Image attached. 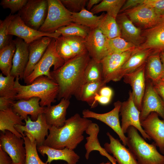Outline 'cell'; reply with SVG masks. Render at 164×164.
Here are the masks:
<instances>
[{
	"mask_svg": "<svg viewBox=\"0 0 164 164\" xmlns=\"http://www.w3.org/2000/svg\"><path fill=\"white\" fill-rule=\"evenodd\" d=\"M123 13L133 23L146 29L155 26L163 17L152 8L144 3Z\"/></svg>",
	"mask_w": 164,
	"mask_h": 164,
	"instance_id": "4fadbf2b",
	"label": "cell"
},
{
	"mask_svg": "<svg viewBox=\"0 0 164 164\" xmlns=\"http://www.w3.org/2000/svg\"><path fill=\"white\" fill-rule=\"evenodd\" d=\"M65 62L56 51L55 39L53 38L41 59L35 66L32 73L23 80L28 85L32 83L38 77L45 76L52 79L50 68L53 66L55 70L62 66Z\"/></svg>",
	"mask_w": 164,
	"mask_h": 164,
	"instance_id": "8992f818",
	"label": "cell"
},
{
	"mask_svg": "<svg viewBox=\"0 0 164 164\" xmlns=\"http://www.w3.org/2000/svg\"><path fill=\"white\" fill-rule=\"evenodd\" d=\"M142 36L144 41L138 48L159 52L164 51V16L155 26L146 29Z\"/></svg>",
	"mask_w": 164,
	"mask_h": 164,
	"instance_id": "d6986e66",
	"label": "cell"
},
{
	"mask_svg": "<svg viewBox=\"0 0 164 164\" xmlns=\"http://www.w3.org/2000/svg\"><path fill=\"white\" fill-rule=\"evenodd\" d=\"M99 94L101 95L112 98L113 91L110 87L104 86L100 90Z\"/></svg>",
	"mask_w": 164,
	"mask_h": 164,
	"instance_id": "f5cc1de1",
	"label": "cell"
},
{
	"mask_svg": "<svg viewBox=\"0 0 164 164\" xmlns=\"http://www.w3.org/2000/svg\"><path fill=\"white\" fill-rule=\"evenodd\" d=\"M120 112L121 117V127L124 134L126 133L130 127L132 126L138 130L145 139L151 140L141 125L140 112L134 102L132 92H129L128 99L122 102Z\"/></svg>",
	"mask_w": 164,
	"mask_h": 164,
	"instance_id": "ba28073f",
	"label": "cell"
},
{
	"mask_svg": "<svg viewBox=\"0 0 164 164\" xmlns=\"http://www.w3.org/2000/svg\"><path fill=\"white\" fill-rule=\"evenodd\" d=\"M134 50L111 53L101 60L103 80L105 84L111 81H114L118 72Z\"/></svg>",
	"mask_w": 164,
	"mask_h": 164,
	"instance_id": "ac0fdd59",
	"label": "cell"
},
{
	"mask_svg": "<svg viewBox=\"0 0 164 164\" xmlns=\"http://www.w3.org/2000/svg\"><path fill=\"white\" fill-rule=\"evenodd\" d=\"M53 38L44 36L29 44V60L25 70L23 79L29 76L42 58Z\"/></svg>",
	"mask_w": 164,
	"mask_h": 164,
	"instance_id": "cb8c5ba5",
	"label": "cell"
},
{
	"mask_svg": "<svg viewBox=\"0 0 164 164\" xmlns=\"http://www.w3.org/2000/svg\"><path fill=\"white\" fill-rule=\"evenodd\" d=\"M70 103V100L63 98L56 105L45 107L44 113L49 126L60 128L64 125L67 110Z\"/></svg>",
	"mask_w": 164,
	"mask_h": 164,
	"instance_id": "484cf974",
	"label": "cell"
},
{
	"mask_svg": "<svg viewBox=\"0 0 164 164\" xmlns=\"http://www.w3.org/2000/svg\"><path fill=\"white\" fill-rule=\"evenodd\" d=\"M144 3L154 9L162 17L164 16V0H144Z\"/></svg>",
	"mask_w": 164,
	"mask_h": 164,
	"instance_id": "bcb514c9",
	"label": "cell"
},
{
	"mask_svg": "<svg viewBox=\"0 0 164 164\" xmlns=\"http://www.w3.org/2000/svg\"><path fill=\"white\" fill-rule=\"evenodd\" d=\"M15 15L11 13L3 20L0 21V49L9 44L13 40L12 36L7 35L8 27Z\"/></svg>",
	"mask_w": 164,
	"mask_h": 164,
	"instance_id": "b9f144b4",
	"label": "cell"
},
{
	"mask_svg": "<svg viewBox=\"0 0 164 164\" xmlns=\"http://www.w3.org/2000/svg\"><path fill=\"white\" fill-rule=\"evenodd\" d=\"M16 49L12 62L10 74L15 77L23 79V75L29 60V44L20 38L13 40Z\"/></svg>",
	"mask_w": 164,
	"mask_h": 164,
	"instance_id": "7402d4cb",
	"label": "cell"
},
{
	"mask_svg": "<svg viewBox=\"0 0 164 164\" xmlns=\"http://www.w3.org/2000/svg\"><path fill=\"white\" fill-rule=\"evenodd\" d=\"M91 59L87 52L69 60L57 70L50 72L52 79L59 86L58 100H70L74 96L80 100L84 72Z\"/></svg>",
	"mask_w": 164,
	"mask_h": 164,
	"instance_id": "6da1fadb",
	"label": "cell"
},
{
	"mask_svg": "<svg viewBox=\"0 0 164 164\" xmlns=\"http://www.w3.org/2000/svg\"><path fill=\"white\" fill-rule=\"evenodd\" d=\"M19 78H15L14 88L17 92L15 100H27L33 97L40 99L39 104L44 107L51 105L56 101L59 93L58 84L53 79L45 76H39L31 84L22 85L19 82Z\"/></svg>",
	"mask_w": 164,
	"mask_h": 164,
	"instance_id": "3957f363",
	"label": "cell"
},
{
	"mask_svg": "<svg viewBox=\"0 0 164 164\" xmlns=\"http://www.w3.org/2000/svg\"><path fill=\"white\" fill-rule=\"evenodd\" d=\"M102 80L103 73L101 63L91 58L84 72L83 86L88 82Z\"/></svg>",
	"mask_w": 164,
	"mask_h": 164,
	"instance_id": "8d00e7d4",
	"label": "cell"
},
{
	"mask_svg": "<svg viewBox=\"0 0 164 164\" xmlns=\"http://www.w3.org/2000/svg\"><path fill=\"white\" fill-rule=\"evenodd\" d=\"M28 0H2L0 4L4 9H9L11 13L13 14L20 10Z\"/></svg>",
	"mask_w": 164,
	"mask_h": 164,
	"instance_id": "f6af8a7d",
	"label": "cell"
},
{
	"mask_svg": "<svg viewBox=\"0 0 164 164\" xmlns=\"http://www.w3.org/2000/svg\"><path fill=\"white\" fill-rule=\"evenodd\" d=\"M0 74V97H5L15 100L17 92L14 88L15 77L10 74L5 77Z\"/></svg>",
	"mask_w": 164,
	"mask_h": 164,
	"instance_id": "ab89813d",
	"label": "cell"
},
{
	"mask_svg": "<svg viewBox=\"0 0 164 164\" xmlns=\"http://www.w3.org/2000/svg\"><path fill=\"white\" fill-rule=\"evenodd\" d=\"M107 42L109 54L132 51L137 48L135 45L127 41L121 37L107 38Z\"/></svg>",
	"mask_w": 164,
	"mask_h": 164,
	"instance_id": "f35d334b",
	"label": "cell"
},
{
	"mask_svg": "<svg viewBox=\"0 0 164 164\" xmlns=\"http://www.w3.org/2000/svg\"><path fill=\"white\" fill-rule=\"evenodd\" d=\"M25 125H16L14 128L23 137L24 132L30 134L35 139L37 146L43 145L45 137L48 135L49 126L47 124L44 113L40 114L35 121H32L28 116L27 119L24 120Z\"/></svg>",
	"mask_w": 164,
	"mask_h": 164,
	"instance_id": "9a60e30c",
	"label": "cell"
},
{
	"mask_svg": "<svg viewBox=\"0 0 164 164\" xmlns=\"http://www.w3.org/2000/svg\"><path fill=\"white\" fill-rule=\"evenodd\" d=\"M146 63L134 72L125 75L124 81L131 86L134 102L140 111L142 103L145 94L146 86Z\"/></svg>",
	"mask_w": 164,
	"mask_h": 164,
	"instance_id": "2e32d148",
	"label": "cell"
},
{
	"mask_svg": "<svg viewBox=\"0 0 164 164\" xmlns=\"http://www.w3.org/2000/svg\"><path fill=\"white\" fill-rule=\"evenodd\" d=\"M160 56L162 63L164 67V51L160 52Z\"/></svg>",
	"mask_w": 164,
	"mask_h": 164,
	"instance_id": "11a10c76",
	"label": "cell"
},
{
	"mask_svg": "<svg viewBox=\"0 0 164 164\" xmlns=\"http://www.w3.org/2000/svg\"><path fill=\"white\" fill-rule=\"evenodd\" d=\"M55 42L57 53L65 62L75 57L69 45L63 36L61 35L55 39Z\"/></svg>",
	"mask_w": 164,
	"mask_h": 164,
	"instance_id": "7bdbcfd3",
	"label": "cell"
},
{
	"mask_svg": "<svg viewBox=\"0 0 164 164\" xmlns=\"http://www.w3.org/2000/svg\"><path fill=\"white\" fill-rule=\"evenodd\" d=\"M138 130L131 126L128 129L127 146L139 164H164V155L159 152L154 142L147 143Z\"/></svg>",
	"mask_w": 164,
	"mask_h": 164,
	"instance_id": "277c9868",
	"label": "cell"
},
{
	"mask_svg": "<svg viewBox=\"0 0 164 164\" xmlns=\"http://www.w3.org/2000/svg\"><path fill=\"white\" fill-rule=\"evenodd\" d=\"M99 126L95 123L92 122L88 126L85 131L86 133L89 135L86 138L87 142L84 145L86 152L85 157L88 160L91 152L94 151L99 152L100 155L106 157L112 164H117L115 158L109 154L104 148L100 145L98 138V135L99 132Z\"/></svg>",
	"mask_w": 164,
	"mask_h": 164,
	"instance_id": "4316f807",
	"label": "cell"
},
{
	"mask_svg": "<svg viewBox=\"0 0 164 164\" xmlns=\"http://www.w3.org/2000/svg\"><path fill=\"white\" fill-rule=\"evenodd\" d=\"M120 29L121 37L137 48L144 41L141 29L135 26L124 13H119L116 18Z\"/></svg>",
	"mask_w": 164,
	"mask_h": 164,
	"instance_id": "44dd1931",
	"label": "cell"
},
{
	"mask_svg": "<svg viewBox=\"0 0 164 164\" xmlns=\"http://www.w3.org/2000/svg\"><path fill=\"white\" fill-rule=\"evenodd\" d=\"M87 51L91 58L98 62L109 54L107 38L98 27L91 29L85 39Z\"/></svg>",
	"mask_w": 164,
	"mask_h": 164,
	"instance_id": "5bb4252c",
	"label": "cell"
},
{
	"mask_svg": "<svg viewBox=\"0 0 164 164\" xmlns=\"http://www.w3.org/2000/svg\"><path fill=\"white\" fill-rule=\"evenodd\" d=\"M91 29L87 27L72 22L66 26L62 27L55 32L65 36H77L85 39L88 36Z\"/></svg>",
	"mask_w": 164,
	"mask_h": 164,
	"instance_id": "74e56055",
	"label": "cell"
},
{
	"mask_svg": "<svg viewBox=\"0 0 164 164\" xmlns=\"http://www.w3.org/2000/svg\"><path fill=\"white\" fill-rule=\"evenodd\" d=\"M48 0H28L18 13L26 25L39 30L46 18Z\"/></svg>",
	"mask_w": 164,
	"mask_h": 164,
	"instance_id": "52a82bcc",
	"label": "cell"
},
{
	"mask_svg": "<svg viewBox=\"0 0 164 164\" xmlns=\"http://www.w3.org/2000/svg\"><path fill=\"white\" fill-rule=\"evenodd\" d=\"M101 1V0H88L87 4V9L88 11H90L94 6L98 4Z\"/></svg>",
	"mask_w": 164,
	"mask_h": 164,
	"instance_id": "db71d44e",
	"label": "cell"
},
{
	"mask_svg": "<svg viewBox=\"0 0 164 164\" xmlns=\"http://www.w3.org/2000/svg\"><path fill=\"white\" fill-rule=\"evenodd\" d=\"M106 84L103 80L85 84L82 89L80 100L87 103L91 108L96 107L94 103L95 97L99 94L101 89L105 86Z\"/></svg>",
	"mask_w": 164,
	"mask_h": 164,
	"instance_id": "4dcf8cb0",
	"label": "cell"
},
{
	"mask_svg": "<svg viewBox=\"0 0 164 164\" xmlns=\"http://www.w3.org/2000/svg\"><path fill=\"white\" fill-rule=\"evenodd\" d=\"M144 0H128L125 2L121 9L119 13H123L125 12L134 8L137 6L143 4Z\"/></svg>",
	"mask_w": 164,
	"mask_h": 164,
	"instance_id": "7dc6e473",
	"label": "cell"
},
{
	"mask_svg": "<svg viewBox=\"0 0 164 164\" xmlns=\"http://www.w3.org/2000/svg\"><path fill=\"white\" fill-rule=\"evenodd\" d=\"M37 150L42 156L46 155L47 163L50 164L54 160H62L68 164H77L80 157L73 150L67 148L56 149L43 145L37 147Z\"/></svg>",
	"mask_w": 164,
	"mask_h": 164,
	"instance_id": "83f0119b",
	"label": "cell"
},
{
	"mask_svg": "<svg viewBox=\"0 0 164 164\" xmlns=\"http://www.w3.org/2000/svg\"><path fill=\"white\" fill-rule=\"evenodd\" d=\"M160 53L153 51L149 56L146 63V79L152 83L160 80L164 74V67L161 60Z\"/></svg>",
	"mask_w": 164,
	"mask_h": 164,
	"instance_id": "f546056e",
	"label": "cell"
},
{
	"mask_svg": "<svg viewBox=\"0 0 164 164\" xmlns=\"http://www.w3.org/2000/svg\"><path fill=\"white\" fill-rule=\"evenodd\" d=\"M63 36L69 45L75 56L87 52L84 39L77 36Z\"/></svg>",
	"mask_w": 164,
	"mask_h": 164,
	"instance_id": "60d3db41",
	"label": "cell"
},
{
	"mask_svg": "<svg viewBox=\"0 0 164 164\" xmlns=\"http://www.w3.org/2000/svg\"><path fill=\"white\" fill-rule=\"evenodd\" d=\"M146 80L145 90L140 111V121L145 119L152 112L157 113L164 120V102L155 91L152 82L149 80Z\"/></svg>",
	"mask_w": 164,
	"mask_h": 164,
	"instance_id": "7c38bea8",
	"label": "cell"
},
{
	"mask_svg": "<svg viewBox=\"0 0 164 164\" xmlns=\"http://www.w3.org/2000/svg\"><path fill=\"white\" fill-rule=\"evenodd\" d=\"M92 122L76 113L66 119L62 127L49 126V133L43 145L56 149L67 148L73 150L83 141L84 132Z\"/></svg>",
	"mask_w": 164,
	"mask_h": 164,
	"instance_id": "7a4b0ae2",
	"label": "cell"
},
{
	"mask_svg": "<svg viewBox=\"0 0 164 164\" xmlns=\"http://www.w3.org/2000/svg\"><path fill=\"white\" fill-rule=\"evenodd\" d=\"M106 135L110 142L105 143L104 148L109 154L112 155L118 164H139L128 148L126 147L119 140L114 137L109 132H107Z\"/></svg>",
	"mask_w": 164,
	"mask_h": 164,
	"instance_id": "ffe728a7",
	"label": "cell"
},
{
	"mask_svg": "<svg viewBox=\"0 0 164 164\" xmlns=\"http://www.w3.org/2000/svg\"><path fill=\"white\" fill-rule=\"evenodd\" d=\"M141 124L145 132L159 148L160 152L164 154V120L160 119L157 113L152 112L141 121Z\"/></svg>",
	"mask_w": 164,
	"mask_h": 164,
	"instance_id": "e0dca14e",
	"label": "cell"
},
{
	"mask_svg": "<svg viewBox=\"0 0 164 164\" xmlns=\"http://www.w3.org/2000/svg\"><path fill=\"white\" fill-rule=\"evenodd\" d=\"M104 14L97 16L84 8L79 12L72 13V17L73 22L92 29L98 27Z\"/></svg>",
	"mask_w": 164,
	"mask_h": 164,
	"instance_id": "d6a6232c",
	"label": "cell"
},
{
	"mask_svg": "<svg viewBox=\"0 0 164 164\" xmlns=\"http://www.w3.org/2000/svg\"><path fill=\"white\" fill-rule=\"evenodd\" d=\"M48 2L47 15L38 30L53 33L59 28L73 22L72 13L64 6L60 0H48Z\"/></svg>",
	"mask_w": 164,
	"mask_h": 164,
	"instance_id": "5b68a950",
	"label": "cell"
},
{
	"mask_svg": "<svg viewBox=\"0 0 164 164\" xmlns=\"http://www.w3.org/2000/svg\"><path fill=\"white\" fill-rule=\"evenodd\" d=\"M24 134L25 137H23V139L26 152L25 164H49L43 162L39 158L36 143L33 137L26 132H24Z\"/></svg>",
	"mask_w": 164,
	"mask_h": 164,
	"instance_id": "e575fe53",
	"label": "cell"
},
{
	"mask_svg": "<svg viewBox=\"0 0 164 164\" xmlns=\"http://www.w3.org/2000/svg\"><path fill=\"white\" fill-rule=\"evenodd\" d=\"M40 99L33 97L27 100L20 99L14 101L12 104L13 111L18 114L23 120H27L28 116H31L32 121H36L39 115L44 112L45 107L39 104Z\"/></svg>",
	"mask_w": 164,
	"mask_h": 164,
	"instance_id": "603a6c76",
	"label": "cell"
},
{
	"mask_svg": "<svg viewBox=\"0 0 164 164\" xmlns=\"http://www.w3.org/2000/svg\"><path fill=\"white\" fill-rule=\"evenodd\" d=\"M0 164H13L10 156L0 148Z\"/></svg>",
	"mask_w": 164,
	"mask_h": 164,
	"instance_id": "816d5d0a",
	"label": "cell"
},
{
	"mask_svg": "<svg viewBox=\"0 0 164 164\" xmlns=\"http://www.w3.org/2000/svg\"><path fill=\"white\" fill-rule=\"evenodd\" d=\"M24 144L23 138L9 131L0 132V148L11 158L13 164H25L26 152Z\"/></svg>",
	"mask_w": 164,
	"mask_h": 164,
	"instance_id": "9c48e42d",
	"label": "cell"
},
{
	"mask_svg": "<svg viewBox=\"0 0 164 164\" xmlns=\"http://www.w3.org/2000/svg\"><path fill=\"white\" fill-rule=\"evenodd\" d=\"M97 164H112V163L110 161H109L106 162H102Z\"/></svg>",
	"mask_w": 164,
	"mask_h": 164,
	"instance_id": "9f6ffc18",
	"label": "cell"
},
{
	"mask_svg": "<svg viewBox=\"0 0 164 164\" xmlns=\"http://www.w3.org/2000/svg\"><path fill=\"white\" fill-rule=\"evenodd\" d=\"M160 80L164 83V74L162 75L161 77Z\"/></svg>",
	"mask_w": 164,
	"mask_h": 164,
	"instance_id": "6f0895ef",
	"label": "cell"
},
{
	"mask_svg": "<svg viewBox=\"0 0 164 164\" xmlns=\"http://www.w3.org/2000/svg\"><path fill=\"white\" fill-rule=\"evenodd\" d=\"M153 52L150 49L136 48L118 72L114 81L120 80L125 75L134 72L145 64L148 57Z\"/></svg>",
	"mask_w": 164,
	"mask_h": 164,
	"instance_id": "d4e9b609",
	"label": "cell"
},
{
	"mask_svg": "<svg viewBox=\"0 0 164 164\" xmlns=\"http://www.w3.org/2000/svg\"><path fill=\"white\" fill-rule=\"evenodd\" d=\"M15 49L14 40L0 49V69L2 73L5 76L10 74Z\"/></svg>",
	"mask_w": 164,
	"mask_h": 164,
	"instance_id": "836d02e7",
	"label": "cell"
},
{
	"mask_svg": "<svg viewBox=\"0 0 164 164\" xmlns=\"http://www.w3.org/2000/svg\"><path fill=\"white\" fill-rule=\"evenodd\" d=\"M7 35L17 36L28 44L43 37L56 39L61 36L55 32H44L31 28L25 24L18 14L15 15L8 27Z\"/></svg>",
	"mask_w": 164,
	"mask_h": 164,
	"instance_id": "8fae6325",
	"label": "cell"
},
{
	"mask_svg": "<svg viewBox=\"0 0 164 164\" xmlns=\"http://www.w3.org/2000/svg\"><path fill=\"white\" fill-rule=\"evenodd\" d=\"M122 102L117 101L114 104V108L111 111L104 113H98L88 109H84L82 111L83 117L91 118L99 120L110 127L118 135L122 144L126 146L127 137L123 132L119 119V113Z\"/></svg>",
	"mask_w": 164,
	"mask_h": 164,
	"instance_id": "30bf717a",
	"label": "cell"
},
{
	"mask_svg": "<svg viewBox=\"0 0 164 164\" xmlns=\"http://www.w3.org/2000/svg\"><path fill=\"white\" fill-rule=\"evenodd\" d=\"M125 0H103L90 10L93 14L106 12L107 14L116 18Z\"/></svg>",
	"mask_w": 164,
	"mask_h": 164,
	"instance_id": "d590c367",
	"label": "cell"
},
{
	"mask_svg": "<svg viewBox=\"0 0 164 164\" xmlns=\"http://www.w3.org/2000/svg\"><path fill=\"white\" fill-rule=\"evenodd\" d=\"M14 101L9 97H0V111L5 110L11 107Z\"/></svg>",
	"mask_w": 164,
	"mask_h": 164,
	"instance_id": "c3c4849f",
	"label": "cell"
},
{
	"mask_svg": "<svg viewBox=\"0 0 164 164\" xmlns=\"http://www.w3.org/2000/svg\"><path fill=\"white\" fill-rule=\"evenodd\" d=\"M111 99V98L102 96L97 94L94 97V103L97 106L98 103L103 105H106L110 102Z\"/></svg>",
	"mask_w": 164,
	"mask_h": 164,
	"instance_id": "f907efd6",
	"label": "cell"
},
{
	"mask_svg": "<svg viewBox=\"0 0 164 164\" xmlns=\"http://www.w3.org/2000/svg\"><path fill=\"white\" fill-rule=\"evenodd\" d=\"M64 6L72 13L80 12L87 5L88 0H60Z\"/></svg>",
	"mask_w": 164,
	"mask_h": 164,
	"instance_id": "ee69618b",
	"label": "cell"
},
{
	"mask_svg": "<svg viewBox=\"0 0 164 164\" xmlns=\"http://www.w3.org/2000/svg\"><path fill=\"white\" fill-rule=\"evenodd\" d=\"M152 83L155 91L164 102V83L159 80Z\"/></svg>",
	"mask_w": 164,
	"mask_h": 164,
	"instance_id": "681fc988",
	"label": "cell"
},
{
	"mask_svg": "<svg viewBox=\"0 0 164 164\" xmlns=\"http://www.w3.org/2000/svg\"><path fill=\"white\" fill-rule=\"evenodd\" d=\"M98 27L108 39L121 37L120 29L116 18L104 14Z\"/></svg>",
	"mask_w": 164,
	"mask_h": 164,
	"instance_id": "1f68e13d",
	"label": "cell"
},
{
	"mask_svg": "<svg viewBox=\"0 0 164 164\" xmlns=\"http://www.w3.org/2000/svg\"><path fill=\"white\" fill-rule=\"evenodd\" d=\"M13 111L12 106L5 110L0 111V130L3 132L6 131H9L18 137L23 138L14 128L16 125H25V123Z\"/></svg>",
	"mask_w": 164,
	"mask_h": 164,
	"instance_id": "f1b7e54d",
	"label": "cell"
}]
</instances>
